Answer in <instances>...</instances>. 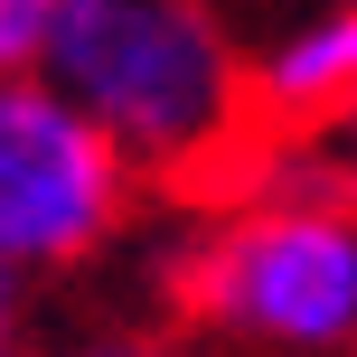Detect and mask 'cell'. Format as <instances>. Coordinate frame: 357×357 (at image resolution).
<instances>
[{
    "label": "cell",
    "instance_id": "obj_1",
    "mask_svg": "<svg viewBox=\"0 0 357 357\" xmlns=\"http://www.w3.org/2000/svg\"><path fill=\"white\" fill-rule=\"evenodd\" d=\"M38 75L85 104L142 178H197L264 123L254 56H235L216 0H56Z\"/></svg>",
    "mask_w": 357,
    "mask_h": 357
},
{
    "label": "cell",
    "instance_id": "obj_2",
    "mask_svg": "<svg viewBox=\"0 0 357 357\" xmlns=\"http://www.w3.org/2000/svg\"><path fill=\"white\" fill-rule=\"evenodd\" d=\"M197 329L264 357H348L357 348V216L329 188H273L197 245L188 264Z\"/></svg>",
    "mask_w": 357,
    "mask_h": 357
},
{
    "label": "cell",
    "instance_id": "obj_3",
    "mask_svg": "<svg viewBox=\"0 0 357 357\" xmlns=\"http://www.w3.org/2000/svg\"><path fill=\"white\" fill-rule=\"evenodd\" d=\"M132 178L142 169L123 160V142L38 66L0 75V254L19 273L85 264L132 216Z\"/></svg>",
    "mask_w": 357,
    "mask_h": 357
},
{
    "label": "cell",
    "instance_id": "obj_4",
    "mask_svg": "<svg viewBox=\"0 0 357 357\" xmlns=\"http://www.w3.org/2000/svg\"><path fill=\"white\" fill-rule=\"evenodd\" d=\"M348 104H357V0H329L254 47V113L264 123H339Z\"/></svg>",
    "mask_w": 357,
    "mask_h": 357
},
{
    "label": "cell",
    "instance_id": "obj_5",
    "mask_svg": "<svg viewBox=\"0 0 357 357\" xmlns=\"http://www.w3.org/2000/svg\"><path fill=\"white\" fill-rule=\"evenodd\" d=\"M47 19H56V0H0V75L38 66V47H47Z\"/></svg>",
    "mask_w": 357,
    "mask_h": 357
},
{
    "label": "cell",
    "instance_id": "obj_6",
    "mask_svg": "<svg viewBox=\"0 0 357 357\" xmlns=\"http://www.w3.org/2000/svg\"><path fill=\"white\" fill-rule=\"evenodd\" d=\"M56 357H169V348H151V339H75V348H56Z\"/></svg>",
    "mask_w": 357,
    "mask_h": 357
},
{
    "label": "cell",
    "instance_id": "obj_7",
    "mask_svg": "<svg viewBox=\"0 0 357 357\" xmlns=\"http://www.w3.org/2000/svg\"><path fill=\"white\" fill-rule=\"evenodd\" d=\"M10 310H19V264L0 254V329H10Z\"/></svg>",
    "mask_w": 357,
    "mask_h": 357
},
{
    "label": "cell",
    "instance_id": "obj_8",
    "mask_svg": "<svg viewBox=\"0 0 357 357\" xmlns=\"http://www.w3.org/2000/svg\"><path fill=\"white\" fill-rule=\"evenodd\" d=\"M329 132H339V142H348V151H357V104H348V113H339V123H329Z\"/></svg>",
    "mask_w": 357,
    "mask_h": 357
},
{
    "label": "cell",
    "instance_id": "obj_9",
    "mask_svg": "<svg viewBox=\"0 0 357 357\" xmlns=\"http://www.w3.org/2000/svg\"><path fill=\"white\" fill-rule=\"evenodd\" d=\"M0 357H19V348H10V329H0Z\"/></svg>",
    "mask_w": 357,
    "mask_h": 357
}]
</instances>
